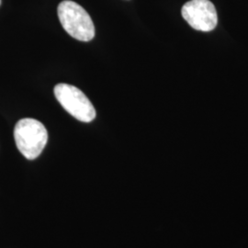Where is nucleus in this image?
<instances>
[{
  "instance_id": "39448f33",
  "label": "nucleus",
  "mask_w": 248,
  "mask_h": 248,
  "mask_svg": "<svg viewBox=\"0 0 248 248\" xmlns=\"http://www.w3.org/2000/svg\"><path fill=\"white\" fill-rule=\"evenodd\" d=\"M0 5H1V0H0Z\"/></svg>"
},
{
  "instance_id": "f03ea898",
  "label": "nucleus",
  "mask_w": 248,
  "mask_h": 248,
  "mask_svg": "<svg viewBox=\"0 0 248 248\" xmlns=\"http://www.w3.org/2000/svg\"><path fill=\"white\" fill-rule=\"evenodd\" d=\"M14 139L18 151L27 159L37 158L45 149L48 133L41 122L26 118L18 121L14 129Z\"/></svg>"
},
{
  "instance_id": "f257e3e1",
  "label": "nucleus",
  "mask_w": 248,
  "mask_h": 248,
  "mask_svg": "<svg viewBox=\"0 0 248 248\" xmlns=\"http://www.w3.org/2000/svg\"><path fill=\"white\" fill-rule=\"evenodd\" d=\"M57 13L62 28L74 39L89 42L95 37V26L92 18L79 4L64 0L59 4Z\"/></svg>"
},
{
  "instance_id": "7ed1b4c3",
  "label": "nucleus",
  "mask_w": 248,
  "mask_h": 248,
  "mask_svg": "<svg viewBox=\"0 0 248 248\" xmlns=\"http://www.w3.org/2000/svg\"><path fill=\"white\" fill-rule=\"evenodd\" d=\"M53 91L61 106L74 118L83 123H90L95 120L96 109L79 89L61 83L54 87Z\"/></svg>"
},
{
  "instance_id": "20e7f679",
  "label": "nucleus",
  "mask_w": 248,
  "mask_h": 248,
  "mask_svg": "<svg viewBox=\"0 0 248 248\" xmlns=\"http://www.w3.org/2000/svg\"><path fill=\"white\" fill-rule=\"evenodd\" d=\"M182 17L197 31H212L218 23L216 9L209 0H190L181 10Z\"/></svg>"
}]
</instances>
